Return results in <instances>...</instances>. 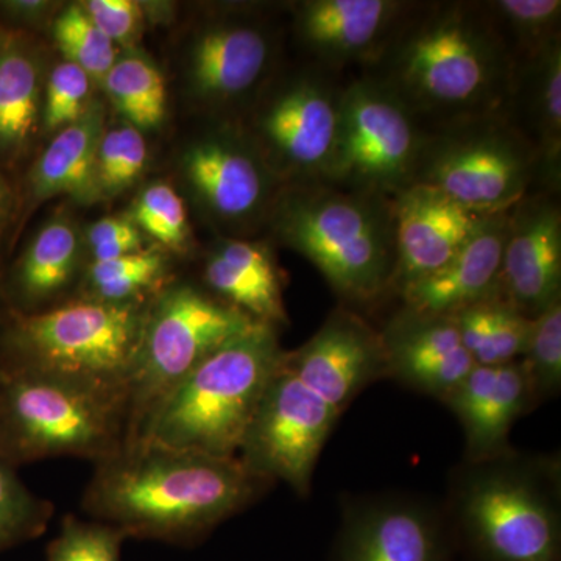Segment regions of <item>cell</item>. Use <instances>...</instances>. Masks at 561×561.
<instances>
[{"label": "cell", "mask_w": 561, "mask_h": 561, "mask_svg": "<svg viewBox=\"0 0 561 561\" xmlns=\"http://www.w3.org/2000/svg\"><path fill=\"white\" fill-rule=\"evenodd\" d=\"M360 73L378 80L426 130L505 114L515 61L478 0L412 2Z\"/></svg>", "instance_id": "obj_1"}, {"label": "cell", "mask_w": 561, "mask_h": 561, "mask_svg": "<svg viewBox=\"0 0 561 561\" xmlns=\"http://www.w3.org/2000/svg\"><path fill=\"white\" fill-rule=\"evenodd\" d=\"M239 457L130 443L95 463L83 511L125 537L190 542L267 489Z\"/></svg>", "instance_id": "obj_2"}, {"label": "cell", "mask_w": 561, "mask_h": 561, "mask_svg": "<svg viewBox=\"0 0 561 561\" xmlns=\"http://www.w3.org/2000/svg\"><path fill=\"white\" fill-rule=\"evenodd\" d=\"M271 217L280 241L311 261L343 301L368 305L390 294L397 265L391 198L294 184L280 192Z\"/></svg>", "instance_id": "obj_3"}, {"label": "cell", "mask_w": 561, "mask_h": 561, "mask_svg": "<svg viewBox=\"0 0 561 561\" xmlns=\"http://www.w3.org/2000/svg\"><path fill=\"white\" fill-rule=\"evenodd\" d=\"M284 351L278 328L257 321L210 353L146 416L130 443L238 457Z\"/></svg>", "instance_id": "obj_4"}, {"label": "cell", "mask_w": 561, "mask_h": 561, "mask_svg": "<svg viewBox=\"0 0 561 561\" xmlns=\"http://www.w3.org/2000/svg\"><path fill=\"white\" fill-rule=\"evenodd\" d=\"M127 437L125 391L0 368V457L13 467L54 457L98 463Z\"/></svg>", "instance_id": "obj_5"}, {"label": "cell", "mask_w": 561, "mask_h": 561, "mask_svg": "<svg viewBox=\"0 0 561 561\" xmlns=\"http://www.w3.org/2000/svg\"><path fill=\"white\" fill-rule=\"evenodd\" d=\"M559 468L507 453L467 463L454 491V511L472 551L483 561H560Z\"/></svg>", "instance_id": "obj_6"}, {"label": "cell", "mask_w": 561, "mask_h": 561, "mask_svg": "<svg viewBox=\"0 0 561 561\" xmlns=\"http://www.w3.org/2000/svg\"><path fill=\"white\" fill-rule=\"evenodd\" d=\"M146 313L136 302L80 300L20 317L10 330L11 359L0 368L127 393Z\"/></svg>", "instance_id": "obj_7"}, {"label": "cell", "mask_w": 561, "mask_h": 561, "mask_svg": "<svg viewBox=\"0 0 561 561\" xmlns=\"http://www.w3.org/2000/svg\"><path fill=\"white\" fill-rule=\"evenodd\" d=\"M412 184L434 187L481 216L508 213L531 192L551 191L540 154L505 114L427 130Z\"/></svg>", "instance_id": "obj_8"}, {"label": "cell", "mask_w": 561, "mask_h": 561, "mask_svg": "<svg viewBox=\"0 0 561 561\" xmlns=\"http://www.w3.org/2000/svg\"><path fill=\"white\" fill-rule=\"evenodd\" d=\"M254 323L245 312L192 286L161 294L146 313L128 378L127 443L187 373Z\"/></svg>", "instance_id": "obj_9"}, {"label": "cell", "mask_w": 561, "mask_h": 561, "mask_svg": "<svg viewBox=\"0 0 561 561\" xmlns=\"http://www.w3.org/2000/svg\"><path fill=\"white\" fill-rule=\"evenodd\" d=\"M426 128L378 80L346 81L337 144L324 183L393 198L411 186Z\"/></svg>", "instance_id": "obj_10"}, {"label": "cell", "mask_w": 561, "mask_h": 561, "mask_svg": "<svg viewBox=\"0 0 561 561\" xmlns=\"http://www.w3.org/2000/svg\"><path fill=\"white\" fill-rule=\"evenodd\" d=\"M345 84L343 73L308 61L262 103L257 133L287 186L324 183L330 175Z\"/></svg>", "instance_id": "obj_11"}, {"label": "cell", "mask_w": 561, "mask_h": 561, "mask_svg": "<svg viewBox=\"0 0 561 561\" xmlns=\"http://www.w3.org/2000/svg\"><path fill=\"white\" fill-rule=\"evenodd\" d=\"M284 357V354H283ZM283 357L265 387L238 457L257 478L308 496L324 443L341 412L309 390Z\"/></svg>", "instance_id": "obj_12"}, {"label": "cell", "mask_w": 561, "mask_h": 561, "mask_svg": "<svg viewBox=\"0 0 561 561\" xmlns=\"http://www.w3.org/2000/svg\"><path fill=\"white\" fill-rule=\"evenodd\" d=\"M283 360L309 390L341 413L365 387L389 378L381 332L348 306L334 309L300 348L284 351Z\"/></svg>", "instance_id": "obj_13"}, {"label": "cell", "mask_w": 561, "mask_h": 561, "mask_svg": "<svg viewBox=\"0 0 561 561\" xmlns=\"http://www.w3.org/2000/svg\"><path fill=\"white\" fill-rule=\"evenodd\" d=\"M500 297L529 319L561 300L560 192H531L508 210Z\"/></svg>", "instance_id": "obj_14"}, {"label": "cell", "mask_w": 561, "mask_h": 561, "mask_svg": "<svg viewBox=\"0 0 561 561\" xmlns=\"http://www.w3.org/2000/svg\"><path fill=\"white\" fill-rule=\"evenodd\" d=\"M409 0H302L294 7V24L309 62L343 73L365 69L381 54Z\"/></svg>", "instance_id": "obj_15"}, {"label": "cell", "mask_w": 561, "mask_h": 561, "mask_svg": "<svg viewBox=\"0 0 561 561\" xmlns=\"http://www.w3.org/2000/svg\"><path fill=\"white\" fill-rule=\"evenodd\" d=\"M391 203L397 241L394 294L443 267L486 217L423 184L398 192Z\"/></svg>", "instance_id": "obj_16"}, {"label": "cell", "mask_w": 561, "mask_h": 561, "mask_svg": "<svg viewBox=\"0 0 561 561\" xmlns=\"http://www.w3.org/2000/svg\"><path fill=\"white\" fill-rule=\"evenodd\" d=\"M335 561H449L437 513L405 497H376L351 505Z\"/></svg>", "instance_id": "obj_17"}, {"label": "cell", "mask_w": 561, "mask_h": 561, "mask_svg": "<svg viewBox=\"0 0 561 561\" xmlns=\"http://www.w3.org/2000/svg\"><path fill=\"white\" fill-rule=\"evenodd\" d=\"M379 332L389 378L442 401L476 367L451 316L402 308Z\"/></svg>", "instance_id": "obj_18"}, {"label": "cell", "mask_w": 561, "mask_h": 561, "mask_svg": "<svg viewBox=\"0 0 561 561\" xmlns=\"http://www.w3.org/2000/svg\"><path fill=\"white\" fill-rule=\"evenodd\" d=\"M443 402L463 427L467 463L511 453L508 435L513 423L534 404L519 359L496 367L476 365Z\"/></svg>", "instance_id": "obj_19"}, {"label": "cell", "mask_w": 561, "mask_h": 561, "mask_svg": "<svg viewBox=\"0 0 561 561\" xmlns=\"http://www.w3.org/2000/svg\"><path fill=\"white\" fill-rule=\"evenodd\" d=\"M184 169L210 213L227 224H249L271 208L273 172L242 140H203L187 151Z\"/></svg>", "instance_id": "obj_20"}, {"label": "cell", "mask_w": 561, "mask_h": 561, "mask_svg": "<svg viewBox=\"0 0 561 561\" xmlns=\"http://www.w3.org/2000/svg\"><path fill=\"white\" fill-rule=\"evenodd\" d=\"M507 225L508 213L486 216L451 260L398 294L404 301L402 308L453 316L476 302L500 297Z\"/></svg>", "instance_id": "obj_21"}, {"label": "cell", "mask_w": 561, "mask_h": 561, "mask_svg": "<svg viewBox=\"0 0 561 561\" xmlns=\"http://www.w3.org/2000/svg\"><path fill=\"white\" fill-rule=\"evenodd\" d=\"M271 33L251 21H221L198 36L191 76L203 99L231 103L249 98L271 72Z\"/></svg>", "instance_id": "obj_22"}, {"label": "cell", "mask_w": 561, "mask_h": 561, "mask_svg": "<svg viewBox=\"0 0 561 561\" xmlns=\"http://www.w3.org/2000/svg\"><path fill=\"white\" fill-rule=\"evenodd\" d=\"M505 117L540 154L548 190L561 181V38L515 66Z\"/></svg>", "instance_id": "obj_23"}, {"label": "cell", "mask_w": 561, "mask_h": 561, "mask_svg": "<svg viewBox=\"0 0 561 561\" xmlns=\"http://www.w3.org/2000/svg\"><path fill=\"white\" fill-rule=\"evenodd\" d=\"M205 279L219 300L251 319L275 328L287 323L283 280L271 250L262 243L225 239L210 254Z\"/></svg>", "instance_id": "obj_24"}, {"label": "cell", "mask_w": 561, "mask_h": 561, "mask_svg": "<svg viewBox=\"0 0 561 561\" xmlns=\"http://www.w3.org/2000/svg\"><path fill=\"white\" fill-rule=\"evenodd\" d=\"M103 110L88 106L79 119L58 133L32 172L36 197L94 194L98 186V151L102 140Z\"/></svg>", "instance_id": "obj_25"}, {"label": "cell", "mask_w": 561, "mask_h": 561, "mask_svg": "<svg viewBox=\"0 0 561 561\" xmlns=\"http://www.w3.org/2000/svg\"><path fill=\"white\" fill-rule=\"evenodd\" d=\"M451 317L465 350L481 367L518 360L529 342L531 319L501 297L476 302Z\"/></svg>", "instance_id": "obj_26"}, {"label": "cell", "mask_w": 561, "mask_h": 561, "mask_svg": "<svg viewBox=\"0 0 561 561\" xmlns=\"http://www.w3.org/2000/svg\"><path fill=\"white\" fill-rule=\"evenodd\" d=\"M38 113V76L13 38H0V147L28 138Z\"/></svg>", "instance_id": "obj_27"}, {"label": "cell", "mask_w": 561, "mask_h": 561, "mask_svg": "<svg viewBox=\"0 0 561 561\" xmlns=\"http://www.w3.org/2000/svg\"><path fill=\"white\" fill-rule=\"evenodd\" d=\"M515 66L561 38L560 0H483Z\"/></svg>", "instance_id": "obj_28"}, {"label": "cell", "mask_w": 561, "mask_h": 561, "mask_svg": "<svg viewBox=\"0 0 561 561\" xmlns=\"http://www.w3.org/2000/svg\"><path fill=\"white\" fill-rule=\"evenodd\" d=\"M77 238L68 224L55 221L36 236L21 262L18 284L28 300H44L68 286L76 267Z\"/></svg>", "instance_id": "obj_29"}, {"label": "cell", "mask_w": 561, "mask_h": 561, "mask_svg": "<svg viewBox=\"0 0 561 561\" xmlns=\"http://www.w3.org/2000/svg\"><path fill=\"white\" fill-rule=\"evenodd\" d=\"M105 87L117 108L136 128H150L164 116L165 87L161 73L140 58L114 62L105 76Z\"/></svg>", "instance_id": "obj_30"}, {"label": "cell", "mask_w": 561, "mask_h": 561, "mask_svg": "<svg viewBox=\"0 0 561 561\" xmlns=\"http://www.w3.org/2000/svg\"><path fill=\"white\" fill-rule=\"evenodd\" d=\"M51 513L54 505L33 494L18 478L13 465L0 457V551L38 537L46 530Z\"/></svg>", "instance_id": "obj_31"}, {"label": "cell", "mask_w": 561, "mask_h": 561, "mask_svg": "<svg viewBox=\"0 0 561 561\" xmlns=\"http://www.w3.org/2000/svg\"><path fill=\"white\" fill-rule=\"evenodd\" d=\"M522 360L531 400L559 393L561 387V300L531 319L529 342Z\"/></svg>", "instance_id": "obj_32"}, {"label": "cell", "mask_w": 561, "mask_h": 561, "mask_svg": "<svg viewBox=\"0 0 561 561\" xmlns=\"http://www.w3.org/2000/svg\"><path fill=\"white\" fill-rule=\"evenodd\" d=\"M162 273V257L154 251H136L106 262H92L88 283L92 297L103 302H136L135 298L157 283Z\"/></svg>", "instance_id": "obj_33"}, {"label": "cell", "mask_w": 561, "mask_h": 561, "mask_svg": "<svg viewBox=\"0 0 561 561\" xmlns=\"http://www.w3.org/2000/svg\"><path fill=\"white\" fill-rule=\"evenodd\" d=\"M55 39L70 62L95 79H105L116 62L113 41L99 31L81 7H70L58 18Z\"/></svg>", "instance_id": "obj_34"}, {"label": "cell", "mask_w": 561, "mask_h": 561, "mask_svg": "<svg viewBox=\"0 0 561 561\" xmlns=\"http://www.w3.org/2000/svg\"><path fill=\"white\" fill-rule=\"evenodd\" d=\"M124 538L127 537L110 524L68 516L50 542L47 561H121Z\"/></svg>", "instance_id": "obj_35"}, {"label": "cell", "mask_w": 561, "mask_h": 561, "mask_svg": "<svg viewBox=\"0 0 561 561\" xmlns=\"http://www.w3.org/2000/svg\"><path fill=\"white\" fill-rule=\"evenodd\" d=\"M136 224L164 245L179 249L187 239L184 203L168 184H153L135 205Z\"/></svg>", "instance_id": "obj_36"}, {"label": "cell", "mask_w": 561, "mask_h": 561, "mask_svg": "<svg viewBox=\"0 0 561 561\" xmlns=\"http://www.w3.org/2000/svg\"><path fill=\"white\" fill-rule=\"evenodd\" d=\"M90 76L73 62L66 61L51 70L46 91V125L49 128L68 127L87 106Z\"/></svg>", "instance_id": "obj_37"}, {"label": "cell", "mask_w": 561, "mask_h": 561, "mask_svg": "<svg viewBox=\"0 0 561 561\" xmlns=\"http://www.w3.org/2000/svg\"><path fill=\"white\" fill-rule=\"evenodd\" d=\"M84 11L113 43L130 38L138 27L139 9L130 0H90Z\"/></svg>", "instance_id": "obj_38"}, {"label": "cell", "mask_w": 561, "mask_h": 561, "mask_svg": "<svg viewBox=\"0 0 561 561\" xmlns=\"http://www.w3.org/2000/svg\"><path fill=\"white\" fill-rule=\"evenodd\" d=\"M146 160V140L138 128H117L116 168L106 191L117 192L131 184L142 171Z\"/></svg>", "instance_id": "obj_39"}, {"label": "cell", "mask_w": 561, "mask_h": 561, "mask_svg": "<svg viewBox=\"0 0 561 561\" xmlns=\"http://www.w3.org/2000/svg\"><path fill=\"white\" fill-rule=\"evenodd\" d=\"M138 228L127 219H102L98 224L92 225L90 228V242L92 249L94 247L102 245V243H108L117 241V239L127 238V236L136 234Z\"/></svg>", "instance_id": "obj_40"}, {"label": "cell", "mask_w": 561, "mask_h": 561, "mask_svg": "<svg viewBox=\"0 0 561 561\" xmlns=\"http://www.w3.org/2000/svg\"><path fill=\"white\" fill-rule=\"evenodd\" d=\"M140 236H127V238L117 239V241L102 243V245L94 247L92 254H94V262H106L117 260V257L127 256V254L136 253L139 251Z\"/></svg>", "instance_id": "obj_41"}, {"label": "cell", "mask_w": 561, "mask_h": 561, "mask_svg": "<svg viewBox=\"0 0 561 561\" xmlns=\"http://www.w3.org/2000/svg\"><path fill=\"white\" fill-rule=\"evenodd\" d=\"M11 202V192L9 184L3 180V176L0 175V224L5 219L7 213L10 209Z\"/></svg>", "instance_id": "obj_42"}]
</instances>
